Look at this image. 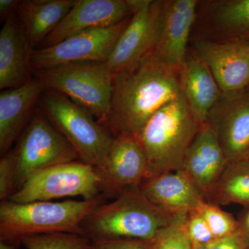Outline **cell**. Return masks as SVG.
<instances>
[{
	"label": "cell",
	"mask_w": 249,
	"mask_h": 249,
	"mask_svg": "<svg viewBox=\"0 0 249 249\" xmlns=\"http://www.w3.org/2000/svg\"><path fill=\"white\" fill-rule=\"evenodd\" d=\"M246 89L223 93L206 122L229 161L243 159L249 151V91Z\"/></svg>",
	"instance_id": "cell-12"
},
{
	"label": "cell",
	"mask_w": 249,
	"mask_h": 249,
	"mask_svg": "<svg viewBox=\"0 0 249 249\" xmlns=\"http://www.w3.org/2000/svg\"><path fill=\"white\" fill-rule=\"evenodd\" d=\"M196 0L168 1L163 25L152 56L164 66L179 72L196 18Z\"/></svg>",
	"instance_id": "cell-15"
},
{
	"label": "cell",
	"mask_w": 249,
	"mask_h": 249,
	"mask_svg": "<svg viewBox=\"0 0 249 249\" xmlns=\"http://www.w3.org/2000/svg\"><path fill=\"white\" fill-rule=\"evenodd\" d=\"M207 202L217 206L240 204L249 208V160L229 162Z\"/></svg>",
	"instance_id": "cell-22"
},
{
	"label": "cell",
	"mask_w": 249,
	"mask_h": 249,
	"mask_svg": "<svg viewBox=\"0 0 249 249\" xmlns=\"http://www.w3.org/2000/svg\"><path fill=\"white\" fill-rule=\"evenodd\" d=\"M132 14L106 64L113 76L137 65L155 49L168 1L129 0Z\"/></svg>",
	"instance_id": "cell-9"
},
{
	"label": "cell",
	"mask_w": 249,
	"mask_h": 249,
	"mask_svg": "<svg viewBox=\"0 0 249 249\" xmlns=\"http://www.w3.org/2000/svg\"><path fill=\"white\" fill-rule=\"evenodd\" d=\"M101 196L90 200L13 202L0 204V241L20 245L21 239L52 233L85 235L83 224L104 203Z\"/></svg>",
	"instance_id": "cell-4"
},
{
	"label": "cell",
	"mask_w": 249,
	"mask_h": 249,
	"mask_svg": "<svg viewBox=\"0 0 249 249\" xmlns=\"http://www.w3.org/2000/svg\"><path fill=\"white\" fill-rule=\"evenodd\" d=\"M247 41H249V40H247Z\"/></svg>",
	"instance_id": "cell-35"
},
{
	"label": "cell",
	"mask_w": 249,
	"mask_h": 249,
	"mask_svg": "<svg viewBox=\"0 0 249 249\" xmlns=\"http://www.w3.org/2000/svg\"><path fill=\"white\" fill-rule=\"evenodd\" d=\"M196 54L206 64L222 93H233L249 85L247 40L196 41Z\"/></svg>",
	"instance_id": "cell-13"
},
{
	"label": "cell",
	"mask_w": 249,
	"mask_h": 249,
	"mask_svg": "<svg viewBox=\"0 0 249 249\" xmlns=\"http://www.w3.org/2000/svg\"><path fill=\"white\" fill-rule=\"evenodd\" d=\"M212 22L225 40H249V0L218 1Z\"/></svg>",
	"instance_id": "cell-23"
},
{
	"label": "cell",
	"mask_w": 249,
	"mask_h": 249,
	"mask_svg": "<svg viewBox=\"0 0 249 249\" xmlns=\"http://www.w3.org/2000/svg\"><path fill=\"white\" fill-rule=\"evenodd\" d=\"M243 222L245 223L246 227H247V229H248L249 231V211H248V213H247L245 219L243 221Z\"/></svg>",
	"instance_id": "cell-33"
},
{
	"label": "cell",
	"mask_w": 249,
	"mask_h": 249,
	"mask_svg": "<svg viewBox=\"0 0 249 249\" xmlns=\"http://www.w3.org/2000/svg\"><path fill=\"white\" fill-rule=\"evenodd\" d=\"M76 1L77 0L20 1L16 14L33 49L40 47Z\"/></svg>",
	"instance_id": "cell-21"
},
{
	"label": "cell",
	"mask_w": 249,
	"mask_h": 249,
	"mask_svg": "<svg viewBox=\"0 0 249 249\" xmlns=\"http://www.w3.org/2000/svg\"><path fill=\"white\" fill-rule=\"evenodd\" d=\"M14 149L16 155L14 193L39 172L80 160L70 142L54 127L38 106Z\"/></svg>",
	"instance_id": "cell-7"
},
{
	"label": "cell",
	"mask_w": 249,
	"mask_h": 249,
	"mask_svg": "<svg viewBox=\"0 0 249 249\" xmlns=\"http://www.w3.org/2000/svg\"><path fill=\"white\" fill-rule=\"evenodd\" d=\"M19 245L0 241V249H18Z\"/></svg>",
	"instance_id": "cell-32"
},
{
	"label": "cell",
	"mask_w": 249,
	"mask_h": 249,
	"mask_svg": "<svg viewBox=\"0 0 249 249\" xmlns=\"http://www.w3.org/2000/svg\"><path fill=\"white\" fill-rule=\"evenodd\" d=\"M45 91L35 78L27 84L0 92V155L13 148L27 127Z\"/></svg>",
	"instance_id": "cell-18"
},
{
	"label": "cell",
	"mask_w": 249,
	"mask_h": 249,
	"mask_svg": "<svg viewBox=\"0 0 249 249\" xmlns=\"http://www.w3.org/2000/svg\"><path fill=\"white\" fill-rule=\"evenodd\" d=\"M147 159L135 135H114L107 155L95 168L104 197H117L123 192L140 187L147 173Z\"/></svg>",
	"instance_id": "cell-11"
},
{
	"label": "cell",
	"mask_w": 249,
	"mask_h": 249,
	"mask_svg": "<svg viewBox=\"0 0 249 249\" xmlns=\"http://www.w3.org/2000/svg\"><path fill=\"white\" fill-rule=\"evenodd\" d=\"M209 124L199 127L187 152L183 170L207 201L229 163Z\"/></svg>",
	"instance_id": "cell-17"
},
{
	"label": "cell",
	"mask_w": 249,
	"mask_h": 249,
	"mask_svg": "<svg viewBox=\"0 0 249 249\" xmlns=\"http://www.w3.org/2000/svg\"><path fill=\"white\" fill-rule=\"evenodd\" d=\"M44 89L65 95L107 125L111 111L113 75L106 62L83 61L36 70Z\"/></svg>",
	"instance_id": "cell-5"
},
{
	"label": "cell",
	"mask_w": 249,
	"mask_h": 249,
	"mask_svg": "<svg viewBox=\"0 0 249 249\" xmlns=\"http://www.w3.org/2000/svg\"><path fill=\"white\" fill-rule=\"evenodd\" d=\"M129 19L112 27L82 31L51 47L34 49L31 56L33 70L71 62H107Z\"/></svg>",
	"instance_id": "cell-10"
},
{
	"label": "cell",
	"mask_w": 249,
	"mask_h": 249,
	"mask_svg": "<svg viewBox=\"0 0 249 249\" xmlns=\"http://www.w3.org/2000/svg\"><path fill=\"white\" fill-rule=\"evenodd\" d=\"M140 188L153 204L175 214L199 211L207 202L183 170L163 174L142 183Z\"/></svg>",
	"instance_id": "cell-19"
},
{
	"label": "cell",
	"mask_w": 249,
	"mask_h": 249,
	"mask_svg": "<svg viewBox=\"0 0 249 249\" xmlns=\"http://www.w3.org/2000/svg\"><path fill=\"white\" fill-rule=\"evenodd\" d=\"M101 196L100 178L94 167L76 160L36 174L8 200L24 204L78 196L90 200Z\"/></svg>",
	"instance_id": "cell-8"
},
{
	"label": "cell",
	"mask_w": 249,
	"mask_h": 249,
	"mask_svg": "<svg viewBox=\"0 0 249 249\" xmlns=\"http://www.w3.org/2000/svg\"><path fill=\"white\" fill-rule=\"evenodd\" d=\"M31 47L16 12L3 23L0 32V89H14L34 78Z\"/></svg>",
	"instance_id": "cell-16"
},
{
	"label": "cell",
	"mask_w": 249,
	"mask_h": 249,
	"mask_svg": "<svg viewBox=\"0 0 249 249\" xmlns=\"http://www.w3.org/2000/svg\"><path fill=\"white\" fill-rule=\"evenodd\" d=\"M16 155L14 147L0 160V199L8 200L14 194Z\"/></svg>",
	"instance_id": "cell-29"
},
{
	"label": "cell",
	"mask_w": 249,
	"mask_h": 249,
	"mask_svg": "<svg viewBox=\"0 0 249 249\" xmlns=\"http://www.w3.org/2000/svg\"><path fill=\"white\" fill-rule=\"evenodd\" d=\"M185 228L193 247L206 245L215 239L207 222L198 211L188 213Z\"/></svg>",
	"instance_id": "cell-27"
},
{
	"label": "cell",
	"mask_w": 249,
	"mask_h": 249,
	"mask_svg": "<svg viewBox=\"0 0 249 249\" xmlns=\"http://www.w3.org/2000/svg\"><path fill=\"white\" fill-rule=\"evenodd\" d=\"M19 2L20 1L19 0H0V21H1V24L6 21L10 15L16 12Z\"/></svg>",
	"instance_id": "cell-31"
},
{
	"label": "cell",
	"mask_w": 249,
	"mask_h": 249,
	"mask_svg": "<svg viewBox=\"0 0 249 249\" xmlns=\"http://www.w3.org/2000/svg\"><path fill=\"white\" fill-rule=\"evenodd\" d=\"M200 126L181 93L156 111L135 135L146 156L143 183L163 174L183 170L187 152Z\"/></svg>",
	"instance_id": "cell-3"
},
{
	"label": "cell",
	"mask_w": 249,
	"mask_h": 249,
	"mask_svg": "<svg viewBox=\"0 0 249 249\" xmlns=\"http://www.w3.org/2000/svg\"><path fill=\"white\" fill-rule=\"evenodd\" d=\"M179 83L195 120L199 125L206 124L223 93L209 67L196 54L187 55L179 71Z\"/></svg>",
	"instance_id": "cell-20"
},
{
	"label": "cell",
	"mask_w": 249,
	"mask_h": 249,
	"mask_svg": "<svg viewBox=\"0 0 249 249\" xmlns=\"http://www.w3.org/2000/svg\"><path fill=\"white\" fill-rule=\"evenodd\" d=\"M243 159H247V160H249V151L247 152V155H245V157H244ZM242 160V159H241Z\"/></svg>",
	"instance_id": "cell-34"
},
{
	"label": "cell",
	"mask_w": 249,
	"mask_h": 249,
	"mask_svg": "<svg viewBox=\"0 0 249 249\" xmlns=\"http://www.w3.org/2000/svg\"><path fill=\"white\" fill-rule=\"evenodd\" d=\"M38 106L70 142L80 161L94 168L100 164L114 139L106 126L65 95L53 90L43 91Z\"/></svg>",
	"instance_id": "cell-6"
},
{
	"label": "cell",
	"mask_w": 249,
	"mask_h": 249,
	"mask_svg": "<svg viewBox=\"0 0 249 249\" xmlns=\"http://www.w3.org/2000/svg\"><path fill=\"white\" fill-rule=\"evenodd\" d=\"M198 211L207 222L215 239L232 234L242 224V222L236 220L231 214L223 211L219 206L211 203H205Z\"/></svg>",
	"instance_id": "cell-26"
},
{
	"label": "cell",
	"mask_w": 249,
	"mask_h": 249,
	"mask_svg": "<svg viewBox=\"0 0 249 249\" xmlns=\"http://www.w3.org/2000/svg\"><path fill=\"white\" fill-rule=\"evenodd\" d=\"M93 249H151L150 241L93 240Z\"/></svg>",
	"instance_id": "cell-30"
},
{
	"label": "cell",
	"mask_w": 249,
	"mask_h": 249,
	"mask_svg": "<svg viewBox=\"0 0 249 249\" xmlns=\"http://www.w3.org/2000/svg\"><path fill=\"white\" fill-rule=\"evenodd\" d=\"M132 14L129 0H77L76 4L38 48L51 47L82 31L112 27Z\"/></svg>",
	"instance_id": "cell-14"
},
{
	"label": "cell",
	"mask_w": 249,
	"mask_h": 249,
	"mask_svg": "<svg viewBox=\"0 0 249 249\" xmlns=\"http://www.w3.org/2000/svg\"><path fill=\"white\" fill-rule=\"evenodd\" d=\"M20 245L27 249H93L87 236L64 232L24 237Z\"/></svg>",
	"instance_id": "cell-24"
},
{
	"label": "cell",
	"mask_w": 249,
	"mask_h": 249,
	"mask_svg": "<svg viewBox=\"0 0 249 249\" xmlns=\"http://www.w3.org/2000/svg\"><path fill=\"white\" fill-rule=\"evenodd\" d=\"M193 249H249V231L245 223L236 231L225 237L216 238L209 243L195 246Z\"/></svg>",
	"instance_id": "cell-28"
},
{
	"label": "cell",
	"mask_w": 249,
	"mask_h": 249,
	"mask_svg": "<svg viewBox=\"0 0 249 249\" xmlns=\"http://www.w3.org/2000/svg\"><path fill=\"white\" fill-rule=\"evenodd\" d=\"M178 214L153 204L140 187H134L123 192L111 202L98 206L82 227L85 235L91 240L151 241Z\"/></svg>",
	"instance_id": "cell-2"
},
{
	"label": "cell",
	"mask_w": 249,
	"mask_h": 249,
	"mask_svg": "<svg viewBox=\"0 0 249 249\" xmlns=\"http://www.w3.org/2000/svg\"><path fill=\"white\" fill-rule=\"evenodd\" d=\"M188 213H178L168 227L150 241L151 249H193L186 232Z\"/></svg>",
	"instance_id": "cell-25"
},
{
	"label": "cell",
	"mask_w": 249,
	"mask_h": 249,
	"mask_svg": "<svg viewBox=\"0 0 249 249\" xmlns=\"http://www.w3.org/2000/svg\"><path fill=\"white\" fill-rule=\"evenodd\" d=\"M179 72L149 53L137 65L113 76L107 127L137 135L152 115L181 93Z\"/></svg>",
	"instance_id": "cell-1"
}]
</instances>
